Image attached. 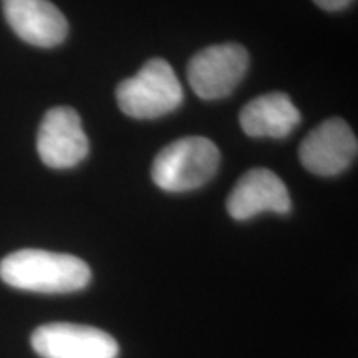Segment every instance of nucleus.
<instances>
[{
  "instance_id": "nucleus-5",
  "label": "nucleus",
  "mask_w": 358,
  "mask_h": 358,
  "mask_svg": "<svg viewBox=\"0 0 358 358\" xmlns=\"http://www.w3.org/2000/svg\"><path fill=\"white\" fill-rule=\"evenodd\" d=\"M37 151L42 163L53 169H69L82 163L90 143L77 111L70 106L48 110L38 128Z\"/></svg>"
},
{
  "instance_id": "nucleus-2",
  "label": "nucleus",
  "mask_w": 358,
  "mask_h": 358,
  "mask_svg": "<svg viewBox=\"0 0 358 358\" xmlns=\"http://www.w3.org/2000/svg\"><path fill=\"white\" fill-rule=\"evenodd\" d=\"M217 146L203 136H187L169 143L153 161L151 178L168 192L198 189L211 181L219 168Z\"/></svg>"
},
{
  "instance_id": "nucleus-9",
  "label": "nucleus",
  "mask_w": 358,
  "mask_h": 358,
  "mask_svg": "<svg viewBox=\"0 0 358 358\" xmlns=\"http://www.w3.org/2000/svg\"><path fill=\"white\" fill-rule=\"evenodd\" d=\"M7 24L19 38L40 48L60 45L69 35V22L48 0H2Z\"/></svg>"
},
{
  "instance_id": "nucleus-10",
  "label": "nucleus",
  "mask_w": 358,
  "mask_h": 358,
  "mask_svg": "<svg viewBox=\"0 0 358 358\" xmlns=\"http://www.w3.org/2000/svg\"><path fill=\"white\" fill-rule=\"evenodd\" d=\"M239 123L250 138L280 140L301 123V111L285 93L272 92L250 100L241 110Z\"/></svg>"
},
{
  "instance_id": "nucleus-3",
  "label": "nucleus",
  "mask_w": 358,
  "mask_h": 358,
  "mask_svg": "<svg viewBox=\"0 0 358 358\" xmlns=\"http://www.w3.org/2000/svg\"><path fill=\"white\" fill-rule=\"evenodd\" d=\"M182 87L166 60H148L131 78L116 87V101L127 116L155 120L171 113L182 103Z\"/></svg>"
},
{
  "instance_id": "nucleus-8",
  "label": "nucleus",
  "mask_w": 358,
  "mask_h": 358,
  "mask_svg": "<svg viewBox=\"0 0 358 358\" xmlns=\"http://www.w3.org/2000/svg\"><path fill=\"white\" fill-rule=\"evenodd\" d=\"M292 209L284 181L267 168H254L241 176L227 198V213L236 221H248L261 213L287 214Z\"/></svg>"
},
{
  "instance_id": "nucleus-11",
  "label": "nucleus",
  "mask_w": 358,
  "mask_h": 358,
  "mask_svg": "<svg viewBox=\"0 0 358 358\" xmlns=\"http://www.w3.org/2000/svg\"><path fill=\"white\" fill-rule=\"evenodd\" d=\"M313 2L327 12H337V10H343V8L350 6L353 0H313Z\"/></svg>"
},
{
  "instance_id": "nucleus-7",
  "label": "nucleus",
  "mask_w": 358,
  "mask_h": 358,
  "mask_svg": "<svg viewBox=\"0 0 358 358\" xmlns=\"http://www.w3.org/2000/svg\"><path fill=\"white\" fill-rule=\"evenodd\" d=\"M32 348L42 358H116V340L100 329L78 324H47L32 334Z\"/></svg>"
},
{
  "instance_id": "nucleus-6",
  "label": "nucleus",
  "mask_w": 358,
  "mask_h": 358,
  "mask_svg": "<svg viewBox=\"0 0 358 358\" xmlns=\"http://www.w3.org/2000/svg\"><path fill=\"white\" fill-rule=\"evenodd\" d=\"M357 151L358 141L350 124L342 118H329L303 138L299 158L317 176H337L355 161Z\"/></svg>"
},
{
  "instance_id": "nucleus-4",
  "label": "nucleus",
  "mask_w": 358,
  "mask_h": 358,
  "mask_svg": "<svg viewBox=\"0 0 358 358\" xmlns=\"http://www.w3.org/2000/svg\"><path fill=\"white\" fill-rule=\"evenodd\" d=\"M248 66L249 55L243 45H211L191 58L187 82L203 100H221L234 92Z\"/></svg>"
},
{
  "instance_id": "nucleus-1",
  "label": "nucleus",
  "mask_w": 358,
  "mask_h": 358,
  "mask_svg": "<svg viewBox=\"0 0 358 358\" xmlns=\"http://www.w3.org/2000/svg\"><path fill=\"white\" fill-rule=\"evenodd\" d=\"M0 279L13 289L70 294L87 287L92 271L82 259L42 249H22L0 262Z\"/></svg>"
}]
</instances>
